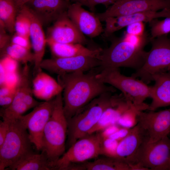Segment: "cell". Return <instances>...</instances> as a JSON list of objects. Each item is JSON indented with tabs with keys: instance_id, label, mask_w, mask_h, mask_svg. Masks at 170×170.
Instances as JSON below:
<instances>
[{
	"instance_id": "cell-1",
	"label": "cell",
	"mask_w": 170,
	"mask_h": 170,
	"mask_svg": "<svg viewBox=\"0 0 170 170\" xmlns=\"http://www.w3.org/2000/svg\"><path fill=\"white\" fill-rule=\"evenodd\" d=\"M84 72L58 75L57 81L63 88L64 111L67 121L95 98L104 93L116 91L115 88L96 77L98 72Z\"/></svg>"
},
{
	"instance_id": "cell-2",
	"label": "cell",
	"mask_w": 170,
	"mask_h": 170,
	"mask_svg": "<svg viewBox=\"0 0 170 170\" xmlns=\"http://www.w3.org/2000/svg\"><path fill=\"white\" fill-rule=\"evenodd\" d=\"M62 93L53 99L52 111L44 128L42 137V151L52 163L54 170L55 163L65 153L68 130V122L64 112Z\"/></svg>"
},
{
	"instance_id": "cell-3",
	"label": "cell",
	"mask_w": 170,
	"mask_h": 170,
	"mask_svg": "<svg viewBox=\"0 0 170 170\" xmlns=\"http://www.w3.org/2000/svg\"><path fill=\"white\" fill-rule=\"evenodd\" d=\"M110 46L102 49L98 58L100 70L106 68H129L136 70L144 64L147 52L145 47L134 44L124 35L112 38Z\"/></svg>"
},
{
	"instance_id": "cell-4",
	"label": "cell",
	"mask_w": 170,
	"mask_h": 170,
	"mask_svg": "<svg viewBox=\"0 0 170 170\" xmlns=\"http://www.w3.org/2000/svg\"><path fill=\"white\" fill-rule=\"evenodd\" d=\"M113 93H105L95 98L67 121L69 146L88 135L104 110L111 105Z\"/></svg>"
},
{
	"instance_id": "cell-5",
	"label": "cell",
	"mask_w": 170,
	"mask_h": 170,
	"mask_svg": "<svg viewBox=\"0 0 170 170\" xmlns=\"http://www.w3.org/2000/svg\"><path fill=\"white\" fill-rule=\"evenodd\" d=\"M101 81L121 91L124 96L135 105L149 109V105L144 101L150 97V86L141 80L132 76H128L121 73L119 68L102 69L96 74Z\"/></svg>"
},
{
	"instance_id": "cell-6",
	"label": "cell",
	"mask_w": 170,
	"mask_h": 170,
	"mask_svg": "<svg viewBox=\"0 0 170 170\" xmlns=\"http://www.w3.org/2000/svg\"><path fill=\"white\" fill-rule=\"evenodd\" d=\"M6 120L9 129L6 138L0 147V170H3L32 151V143L25 126L18 119Z\"/></svg>"
},
{
	"instance_id": "cell-7",
	"label": "cell",
	"mask_w": 170,
	"mask_h": 170,
	"mask_svg": "<svg viewBox=\"0 0 170 170\" xmlns=\"http://www.w3.org/2000/svg\"><path fill=\"white\" fill-rule=\"evenodd\" d=\"M150 50L147 52L145 62L131 76L139 78L148 84L157 74L170 71V38L167 35L150 39Z\"/></svg>"
},
{
	"instance_id": "cell-8",
	"label": "cell",
	"mask_w": 170,
	"mask_h": 170,
	"mask_svg": "<svg viewBox=\"0 0 170 170\" xmlns=\"http://www.w3.org/2000/svg\"><path fill=\"white\" fill-rule=\"evenodd\" d=\"M129 164H137L145 170H170V139L167 136L154 142L145 141Z\"/></svg>"
},
{
	"instance_id": "cell-9",
	"label": "cell",
	"mask_w": 170,
	"mask_h": 170,
	"mask_svg": "<svg viewBox=\"0 0 170 170\" xmlns=\"http://www.w3.org/2000/svg\"><path fill=\"white\" fill-rule=\"evenodd\" d=\"M103 140L99 132L78 139L57 161L54 165V169L66 170L71 164L84 162L97 157L101 155Z\"/></svg>"
},
{
	"instance_id": "cell-10",
	"label": "cell",
	"mask_w": 170,
	"mask_h": 170,
	"mask_svg": "<svg viewBox=\"0 0 170 170\" xmlns=\"http://www.w3.org/2000/svg\"><path fill=\"white\" fill-rule=\"evenodd\" d=\"M53 99L40 103L32 111L19 118L28 130L32 144L38 150L42 148V137L45 127L52 111Z\"/></svg>"
},
{
	"instance_id": "cell-11",
	"label": "cell",
	"mask_w": 170,
	"mask_h": 170,
	"mask_svg": "<svg viewBox=\"0 0 170 170\" xmlns=\"http://www.w3.org/2000/svg\"><path fill=\"white\" fill-rule=\"evenodd\" d=\"M30 67L24 65L16 86V93L12 103L0 110L3 120H14L18 119L23 113L31 108L26 98L27 95L33 94L31 87Z\"/></svg>"
},
{
	"instance_id": "cell-12",
	"label": "cell",
	"mask_w": 170,
	"mask_h": 170,
	"mask_svg": "<svg viewBox=\"0 0 170 170\" xmlns=\"http://www.w3.org/2000/svg\"><path fill=\"white\" fill-rule=\"evenodd\" d=\"M100 63L96 58L80 56L67 58H55L43 60L42 69L58 75L77 71L85 72L99 67Z\"/></svg>"
},
{
	"instance_id": "cell-13",
	"label": "cell",
	"mask_w": 170,
	"mask_h": 170,
	"mask_svg": "<svg viewBox=\"0 0 170 170\" xmlns=\"http://www.w3.org/2000/svg\"><path fill=\"white\" fill-rule=\"evenodd\" d=\"M139 111L138 123L146 131L149 143L157 141L167 136L170 133V108L159 111Z\"/></svg>"
},
{
	"instance_id": "cell-14",
	"label": "cell",
	"mask_w": 170,
	"mask_h": 170,
	"mask_svg": "<svg viewBox=\"0 0 170 170\" xmlns=\"http://www.w3.org/2000/svg\"><path fill=\"white\" fill-rule=\"evenodd\" d=\"M170 9V0H130L113 4L105 11L96 15L101 21L108 18L145 12Z\"/></svg>"
},
{
	"instance_id": "cell-15",
	"label": "cell",
	"mask_w": 170,
	"mask_h": 170,
	"mask_svg": "<svg viewBox=\"0 0 170 170\" xmlns=\"http://www.w3.org/2000/svg\"><path fill=\"white\" fill-rule=\"evenodd\" d=\"M67 11L48 29L46 40L62 43H86V38L69 17Z\"/></svg>"
},
{
	"instance_id": "cell-16",
	"label": "cell",
	"mask_w": 170,
	"mask_h": 170,
	"mask_svg": "<svg viewBox=\"0 0 170 170\" xmlns=\"http://www.w3.org/2000/svg\"><path fill=\"white\" fill-rule=\"evenodd\" d=\"M80 3L71 4L67 14L79 31L90 38L95 37L104 31L101 21L96 14L85 9Z\"/></svg>"
},
{
	"instance_id": "cell-17",
	"label": "cell",
	"mask_w": 170,
	"mask_h": 170,
	"mask_svg": "<svg viewBox=\"0 0 170 170\" xmlns=\"http://www.w3.org/2000/svg\"><path fill=\"white\" fill-rule=\"evenodd\" d=\"M71 4L69 0H30L25 5L44 26L54 22Z\"/></svg>"
},
{
	"instance_id": "cell-18",
	"label": "cell",
	"mask_w": 170,
	"mask_h": 170,
	"mask_svg": "<svg viewBox=\"0 0 170 170\" xmlns=\"http://www.w3.org/2000/svg\"><path fill=\"white\" fill-rule=\"evenodd\" d=\"M19 10L23 12L30 21V37L34 57L33 74L36 75L42 71L41 64L43 60L45 45L47 44L43 25L26 5H23Z\"/></svg>"
},
{
	"instance_id": "cell-19",
	"label": "cell",
	"mask_w": 170,
	"mask_h": 170,
	"mask_svg": "<svg viewBox=\"0 0 170 170\" xmlns=\"http://www.w3.org/2000/svg\"><path fill=\"white\" fill-rule=\"evenodd\" d=\"M168 17H170V9H163L160 11L139 12L110 17L105 20L106 24L103 35L105 37H109L115 32L134 22H149L155 19Z\"/></svg>"
},
{
	"instance_id": "cell-20",
	"label": "cell",
	"mask_w": 170,
	"mask_h": 170,
	"mask_svg": "<svg viewBox=\"0 0 170 170\" xmlns=\"http://www.w3.org/2000/svg\"><path fill=\"white\" fill-rule=\"evenodd\" d=\"M133 104L122 93L113 95L111 105L104 110L88 135L101 131L111 125L117 124L121 116Z\"/></svg>"
},
{
	"instance_id": "cell-21",
	"label": "cell",
	"mask_w": 170,
	"mask_h": 170,
	"mask_svg": "<svg viewBox=\"0 0 170 170\" xmlns=\"http://www.w3.org/2000/svg\"><path fill=\"white\" fill-rule=\"evenodd\" d=\"M148 140L145 130L137 123L131 128L128 135L119 143L117 149V158L129 164L141 144Z\"/></svg>"
},
{
	"instance_id": "cell-22",
	"label": "cell",
	"mask_w": 170,
	"mask_h": 170,
	"mask_svg": "<svg viewBox=\"0 0 170 170\" xmlns=\"http://www.w3.org/2000/svg\"><path fill=\"white\" fill-rule=\"evenodd\" d=\"M155 82L150 86V96L152 99L149 110L170 105V71L160 73L152 77Z\"/></svg>"
},
{
	"instance_id": "cell-23",
	"label": "cell",
	"mask_w": 170,
	"mask_h": 170,
	"mask_svg": "<svg viewBox=\"0 0 170 170\" xmlns=\"http://www.w3.org/2000/svg\"><path fill=\"white\" fill-rule=\"evenodd\" d=\"M53 57L67 58L87 56L97 58L102 49H91L78 43H62L46 40Z\"/></svg>"
},
{
	"instance_id": "cell-24",
	"label": "cell",
	"mask_w": 170,
	"mask_h": 170,
	"mask_svg": "<svg viewBox=\"0 0 170 170\" xmlns=\"http://www.w3.org/2000/svg\"><path fill=\"white\" fill-rule=\"evenodd\" d=\"M8 168L13 170H54L52 163L44 152L37 154L33 151L24 155Z\"/></svg>"
},
{
	"instance_id": "cell-25",
	"label": "cell",
	"mask_w": 170,
	"mask_h": 170,
	"mask_svg": "<svg viewBox=\"0 0 170 170\" xmlns=\"http://www.w3.org/2000/svg\"><path fill=\"white\" fill-rule=\"evenodd\" d=\"M80 166L81 170H131L129 164L124 160L106 156L92 162H85Z\"/></svg>"
},
{
	"instance_id": "cell-26",
	"label": "cell",
	"mask_w": 170,
	"mask_h": 170,
	"mask_svg": "<svg viewBox=\"0 0 170 170\" xmlns=\"http://www.w3.org/2000/svg\"><path fill=\"white\" fill-rule=\"evenodd\" d=\"M18 12L14 0H0V21L10 33L15 32V21Z\"/></svg>"
},
{
	"instance_id": "cell-27",
	"label": "cell",
	"mask_w": 170,
	"mask_h": 170,
	"mask_svg": "<svg viewBox=\"0 0 170 170\" xmlns=\"http://www.w3.org/2000/svg\"><path fill=\"white\" fill-rule=\"evenodd\" d=\"M0 51L3 56H8L24 64L34 61L33 53L30 50L10 42Z\"/></svg>"
},
{
	"instance_id": "cell-28",
	"label": "cell",
	"mask_w": 170,
	"mask_h": 170,
	"mask_svg": "<svg viewBox=\"0 0 170 170\" xmlns=\"http://www.w3.org/2000/svg\"><path fill=\"white\" fill-rule=\"evenodd\" d=\"M147 110V108L138 106L133 104L120 117L117 124L121 127L132 128L138 123L137 116L140 111Z\"/></svg>"
},
{
	"instance_id": "cell-29",
	"label": "cell",
	"mask_w": 170,
	"mask_h": 170,
	"mask_svg": "<svg viewBox=\"0 0 170 170\" xmlns=\"http://www.w3.org/2000/svg\"><path fill=\"white\" fill-rule=\"evenodd\" d=\"M150 30V39L167 35L170 32V17L162 20L156 18L149 22Z\"/></svg>"
},
{
	"instance_id": "cell-30",
	"label": "cell",
	"mask_w": 170,
	"mask_h": 170,
	"mask_svg": "<svg viewBox=\"0 0 170 170\" xmlns=\"http://www.w3.org/2000/svg\"><path fill=\"white\" fill-rule=\"evenodd\" d=\"M63 91V88L53 78L49 76L39 99L48 101Z\"/></svg>"
},
{
	"instance_id": "cell-31",
	"label": "cell",
	"mask_w": 170,
	"mask_h": 170,
	"mask_svg": "<svg viewBox=\"0 0 170 170\" xmlns=\"http://www.w3.org/2000/svg\"><path fill=\"white\" fill-rule=\"evenodd\" d=\"M30 22L27 16L19 10L16 17L14 30L15 33L30 38Z\"/></svg>"
},
{
	"instance_id": "cell-32",
	"label": "cell",
	"mask_w": 170,
	"mask_h": 170,
	"mask_svg": "<svg viewBox=\"0 0 170 170\" xmlns=\"http://www.w3.org/2000/svg\"><path fill=\"white\" fill-rule=\"evenodd\" d=\"M119 142L110 138L103 139L101 155L106 157L117 158V149Z\"/></svg>"
},
{
	"instance_id": "cell-33",
	"label": "cell",
	"mask_w": 170,
	"mask_h": 170,
	"mask_svg": "<svg viewBox=\"0 0 170 170\" xmlns=\"http://www.w3.org/2000/svg\"><path fill=\"white\" fill-rule=\"evenodd\" d=\"M49 75L42 71L37 73L32 81L33 95L39 98Z\"/></svg>"
},
{
	"instance_id": "cell-34",
	"label": "cell",
	"mask_w": 170,
	"mask_h": 170,
	"mask_svg": "<svg viewBox=\"0 0 170 170\" xmlns=\"http://www.w3.org/2000/svg\"><path fill=\"white\" fill-rule=\"evenodd\" d=\"M146 31L144 22H138L128 25L126 32L136 36H142Z\"/></svg>"
},
{
	"instance_id": "cell-35",
	"label": "cell",
	"mask_w": 170,
	"mask_h": 170,
	"mask_svg": "<svg viewBox=\"0 0 170 170\" xmlns=\"http://www.w3.org/2000/svg\"><path fill=\"white\" fill-rule=\"evenodd\" d=\"M10 42L27 49L32 48L29 38L18 35L16 33L11 37Z\"/></svg>"
},
{
	"instance_id": "cell-36",
	"label": "cell",
	"mask_w": 170,
	"mask_h": 170,
	"mask_svg": "<svg viewBox=\"0 0 170 170\" xmlns=\"http://www.w3.org/2000/svg\"><path fill=\"white\" fill-rule=\"evenodd\" d=\"M6 30L3 23L0 21V48L2 50L10 42L11 38L6 34Z\"/></svg>"
},
{
	"instance_id": "cell-37",
	"label": "cell",
	"mask_w": 170,
	"mask_h": 170,
	"mask_svg": "<svg viewBox=\"0 0 170 170\" xmlns=\"http://www.w3.org/2000/svg\"><path fill=\"white\" fill-rule=\"evenodd\" d=\"M9 124L6 120L0 122V147L2 146L6 138L8 132Z\"/></svg>"
},
{
	"instance_id": "cell-38",
	"label": "cell",
	"mask_w": 170,
	"mask_h": 170,
	"mask_svg": "<svg viewBox=\"0 0 170 170\" xmlns=\"http://www.w3.org/2000/svg\"><path fill=\"white\" fill-rule=\"evenodd\" d=\"M88 8L93 12L95 10V6L98 4H102L107 7L110 5L114 4L116 0H87Z\"/></svg>"
},
{
	"instance_id": "cell-39",
	"label": "cell",
	"mask_w": 170,
	"mask_h": 170,
	"mask_svg": "<svg viewBox=\"0 0 170 170\" xmlns=\"http://www.w3.org/2000/svg\"><path fill=\"white\" fill-rule=\"evenodd\" d=\"M131 128L121 127L117 131L109 138L120 141L128 135Z\"/></svg>"
},
{
	"instance_id": "cell-40",
	"label": "cell",
	"mask_w": 170,
	"mask_h": 170,
	"mask_svg": "<svg viewBox=\"0 0 170 170\" xmlns=\"http://www.w3.org/2000/svg\"><path fill=\"white\" fill-rule=\"evenodd\" d=\"M117 124L111 125L101 131L100 134L103 139L109 138L117 131L120 128Z\"/></svg>"
},
{
	"instance_id": "cell-41",
	"label": "cell",
	"mask_w": 170,
	"mask_h": 170,
	"mask_svg": "<svg viewBox=\"0 0 170 170\" xmlns=\"http://www.w3.org/2000/svg\"><path fill=\"white\" fill-rule=\"evenodd\" d=\"M16 90L15 89L14 92L9 94L0 97V105L1 106L5 108L12 103L15 95Z\"/></svg>"
},
{
	"instance_id": "cell-42",
	"label": "cell",
	"mask_w": 170,
	"mask_h": 170,
	"mask_svg": "<svg viewBox=\"0 0 170 170\" xmlns=\"http://www.w3.org/2000/svg\"><path fill=\"white\" fill-rule=\"evenodd\" d=\"M18 8L19 11L20 9L25 5L30 0H14Z\"/></svg>"
},
{
	"instance_id": "cell-43",
	"label": "cell",
	"mask_w": 170,
	"mask_h": 170,
	"mask_svg": "<svg viewBox=\"0 0 170 170\" xmlns=\"http://www.w3.org/2000/svg\"><path fill=\"white\" fill-rule=\"evenodd\" d=\"M73 2H78L81 3L82 5L88 7V4L87 0H71Z\"/></svg>"
},
{
	"instance_id": "cell-44",
	"label": "cell",
	"mask_w": 170,
	"mask_h": 170,
	"mask_svg": "<svg viewBox=\"0 0 170 170\" xmlns=\"http://www.w3.org/2000/svg\"><path fill=\"white\" fill-rule=\"evenodd\" d=\"M130 0H116L113 4H117Z\"/></svg>"
},
{
	"instance_id": "cell-45",
	"label": "cell",
	"mask_w": 170,
	"mask_h": 170,
	"mask_svg": "<svg viewBox=\"0 0 170 170\" xmlns=\"http://www.w3.org/2000/svg\"></svg>"
}]
</instances>
